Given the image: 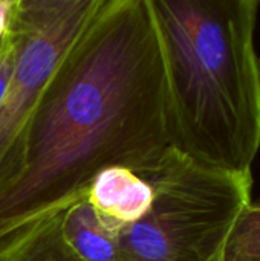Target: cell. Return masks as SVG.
<instances>
[{
	"label": "cell",
	"mask_w": 260,
	"mask_h": 261,
	"mask_svg": "<svg viewBox=\"0 0 260 261\" xmlns=\"http://www.w3.org/2000/svg\"><path fill=\"white\" fill-rule=\"evenodd\" d=\"M173 150L150 0H100L48 83L20 176L0 194V242L86 197L100 171L149 179Z\"/></svg>",
	"instance_id": "obj_1"
},
{
	"label": "cell",
	"mask_w": 260,
	"mask_h": 261,
	"mask_svg": "<svg viewBox=\"0 0 260 261\" xmlns=\"http://www.w3.org/2000/svg\"><path fill=\"white\" fill-rule=\"evenodd\" d=\"M173 147L190 161L253 176L260 150L259 0H150Z\"/></svg>",
	"instance_id": "obj_2"
},
{
	"label": "cell",
	"mask_w": 260,
	"mask_h": 261,
	"mask_svg": "<svg viewBox=\"0 0 260 261\" xmlns=\"http://www.w3.org/2000/svg\"><path fill=\"white\" fill-rule=\"evenodd\" d=\"M153 203L120 231L126 261H224L242 210L253 202V176L199 165L173 150L149 179Z\"/></svg>",
	"instance_id": "obj_3"
},
{
	"label": "cell",
	"mask_w": 260,
	"mask_h": 261,
	"mask_svg": "<svg viewBox=\"0 0 260 261\" xmlns=\"http://www.w3.org/2000/svg\"><path fill=\"white\" fill-rule=\"evenodd\" d=\"M100 0H17V60L0 104V194L20 176L28 135L57 66Z\"/></svg>",
	"instance_id": "obj_4"
},
{
	"label": "cell",
	"mask_w": 260,
	"mask_h": 261,
	"mask_svg": "<svg viewBox=\"0 0 260 261\" xmlns=\"http://www.w3.org/2000/svg\"><path fill=\"white\" fill-rule=\"evenodd\" d=\"M153 197L152 185L124 167L100 171L86 194L95 213L116 231L139 222L149 213Z\"/></svg>",
	"instance_id": "obj_5"
},
{
	"label": "cell",
	"mask_w": 260,
	"mask_h": 261,
	"mask_svg": "<svg viewBox=\"0 0 260 261\" xmlns=\"http://www.w3.org/2000/svg\"><path fill=\"white\" fill-rule=\"evenodd\" d=\"M64 240L83 261H126L120 231L110 228L86 197L60 213Z\"/></svg>",
	"instance_id": "obj_6"
},
{
	"label": "cell",
	"mask_w": 260,
	"mask_h": 261,
	"mask_svg": "<svg viewBox=\"0 0 260 261\" xmlns=\"http://www.w3.org/2000/svg\"><path fill=\"white\" fill-rule=\"evenodd\" d=\"M60 213L3 239L0 261H83L63 237Z\"/></svg>",
	"instance_id": "obj_7"
},
{
	"label": "cell",
	"mask_w": 260,
	"mask_h": 261,
	"mask_svg": "<svg viewBox=\"0 0 260 261\" xmlns=\"http://www.w3.org/2000/svg\"><path fill=\"white\" fill-rule=\"evenodd\" d=\"M224 261H260V202L248 203L236 219L224 249Z\"/></svg>",
	"instance_id": "obj_8"
},
{
	"label": "cell",
	"mask_w": 260,
	"mask_h": 261,
	"mask_svg": "<svg viewBox=\"0 0 260 261\" xmlns=\"http://www.w3.org/2000/svg\"><path fill=\"white\" fill-rule=\"evenodd\" d=\"M17 34L12 28V23H9V29L6 35L0 41V104L9 89L15 60H17Z\"/></svg>",
	"instance_id": "obj_9"
},
{
	"label": "cell",
	"mask_w": 260,
	"mask_h": 261,
	"mask_svg": "<svg viewBox=\"0 0 260 261\" xmlns=\"http://www.w3.org/2000/svg\"><path fill=\"white\" fill-rule=\"evenodd\" d=\"M17 0H0V41L9 29Z\"/></svg>",
	"instance_id": "obj_10"
},
{
	"label": "cell",
	"mask_w": 260,
	"mask_h": 261,
	"mask_svg": "<svg viewBox=\"0 0 260 261\" xmlns=\"http://www.w3.org/2000/svg\"><path fill=\"white\" fill-rule=\"evenodd\" d=\"M259 202H260V199H259Z\"/></svg>",
	"instance_id": "obj_11"
}]
</instances>
